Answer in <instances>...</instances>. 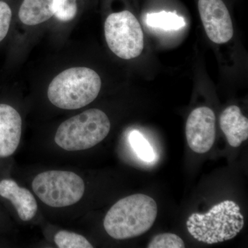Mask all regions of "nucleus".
Masks as SVG:
<instances>
[{
  "label": "nucleus",
  "instance_id": "1",
  "mask_svg": "<svg viewBox=\"0 0 248 248\" xmlns=\"http://www.w3.org/2000/svg\"><path fill=\"white\" fill-rule=\"evenodd\" d=\"M156 216V202L149 196L136 194L112 205L104 218V226L113 239H131L149 231Z\"/></svg>",
  "mask_w": 248,
  "mask_h": 248
},
{
  "label": "nucleus",
  "instance_id": "2",
  "mask_svg": "<svg viewBox=\"0 0 248 248\" xmlns=\"http://www.w3.org/2000/svg\"><path fill=\"white\" fill-rule=\"evenodd\" d=\"M100 77L89 68L75 67L55 77L48 89L49 101L65 110H76L89 105L100 92Z\"/></svg>",
  "mask_w": 248,
  "mask_h": 248
},
{
  "label": "nucleus",
  "instance_id": "3",
  "mask_svg": "<svg viewBox=\"0 0 248 248\" xmlns=\"http://www.w3.org/2000/svg\"><path fill=\"white\" fill-rule=\"evenodd\" d=\"M187 231L196 240L215 244L234 238L244 226L240 207L232 201L217 204L205 214L193 213L187 219Z\"/></svg>",
  "mask_w": 248,
  "mask_h": 248
},
{
  "label": "nucleus",
  "instance_id": "4",
  "mask_svg": "<svg viewBox=\"0 0 248 248\" xmlns=\"http://www.w3.org/2000/svg\"><path fill=\"white\" fill-rule=\"evenodd\" d=\"M110 130L107 114L91 108L63 122L57 130L55 141L65 151H84L102 141Z\"/></svg>",
  "mask_w": 248,
  "mask_h": 248
},
{
  "label": "nucleus",
  "instance_id": "5",
  "mask_svg": "<svg viewBox=\"0 0 248 248\" xmlns=\"http://www.w3.org/2000/svg\"><path fill=\"white\" fill-rule=\"evenodd\" d=\"M32 190L43 203L53 208L70 206L78 203L84 194V181L76 173L50 170L37 174Z\"/></svg>",
  "mask_w": 248,
  "mask_h": 248
},
{
  "label": "nucleus",
  "instance_id": "6",
  "mask_svg": "<svg viewBox=\"0 0 248 248\" xmlns=\"http://www.w3.org/2000/svg\"><path fill=\"white\" fill-rule=\"evenodd\" d=\"M106 40L112 53L124 60L138 58L144 46L141 25L128 11L110 14L104 25Z\"/></svg>",
  "mask_w": 248,
  "mask_h": 248
},
{
  "label": "nucleus",
  "instance_id": "7",
  "mask_svg": "<svg viewBox=\"0 0 248 248\" xmlns=\"http://www.w3.org/2000/svg\"><path fill=\"white\" fill-rule=\"evenodd\" d=\"M186 135L191 149L203 154L211 149L216 138V117L208 107L195 109L189 115L186 125Z\"/></svg>",
  "mask_w": 248,
  "mask_h": 248
},
{
  "label": "nucleus",
  "instance_id": "8",
  "mask_svg": "<svg viewBox=\"0 0 248 248\" xmlns=\"http://www.w3.org/2000/svg\"><path fill=\"white\" fill-rule=\"evenodd\" d=\"M199 11L205 32L218 45L229 42L234 34L229 11L222 0H199Z\"/></svg>",
  "mask_w": 248,
  "mask_h": 248
},
{
  "label": "nucleus",
  "instance_id": "9",
  "mask_svg": "<svg viewBox=\"0 0 248 248\" xmlns=\"http://www.w3.org/2000/svg\"><path fill=\"white\" fill-rule=\"evenodd\" d=\"M22 117L14 107L0 104V157L11 156L22 136Z\"/></svg>",
  "mask_w": 248,
  "mask_h": 248
},
{
  "label": "nucleus",
  "instance_id": "10",
  "mask_svg": "<svg viewBox=\"0 0 248 248\" xmlns=\"http://www.w3.org/2000/svg\"><path fill=\"white\" fill-rule=\"evenodd\" d=\"M0 196L12 203L22 221H30L35 216L37 204L35 197L30 191L19 187L15 181L4 179L0 182Z\"/></svg>",
  "mask_w": 248,
  "mask_h": 248
},
{
  "label": "nucleus",
  "instance_id": "11",
  "mask_svg": "<svg viewBox=\"0 0 248 248\" xmlns=\"http://www.w3.org/2000/svg\"><path fill=\"white\" fill-rule=\"evenodd\" d=\"M220 126L231 146L237 148L248 140V120L236 106H231L223 111Z\"/></svg>",
  "mask_w": 248,
  "mask_h": 248
},
{
  "label": "nucleus",
  "instance_id": "12",
  "mask_svg": "<svg viewBox=\"0 0 248 248\" xmlns=\"http://www.w3.org/2000/svg\"><path fill=\"white\" fill-rule=\"evenodd\" d=\"M55 14V0H24L19 11L23 24L35 26L48 20Z\"/></svg>",
  "mask_w": 248,
  "mask_h": 248
},
{
  "label": "nucleus",
  "instance_id": "13",
  "mask_svg": "<svg viewBox=\"0 0 248 248\" xmlns=\"http://www.w3.org/2000/svg\"><path fill=\"white\" fill-rule=\"evenodd\" d=\"M146 24L152 28L165 31H177L185 27L184 18L170 12L155 13L146 16Z\"/></svg>",
  "mask_w": 248,
  "mask_h": 248
},
{
  "label": "nucleus",
  "instance_id": "14",
  "mask_svg": "<svg viewBox=\"0 0 248 248\" xmlns=\"http://www.w3.org/2000/svg\"><path fill=\"white\" fill-rule=\"evenodd\" d=\"M129 141L139 157L147 162L155 159V152L149 142L138 130H133L129 135Z\"/></svg>",
  "mask_w": 248,
  "mask_h": 248
},
{
  "label": "nucleus",
  "instance_id": "15",
  "mask_svg": "<svg viewBox=\"0 0 248 248\" xmlns=\"http://www.w3.org/2000/svg\"><path fill=\"white\" fill-rule=\"evenodd\" d=\"M55 244L60 248H93V246L84 236L66 231L55 234Z\"/></svg>",
  "mask_w": 248,
  "mask_h": 248
},
{
  "label": "nucleus",
  "instance_id": "16",
  "mask_svg": "<svg viewBox=\"0 0 248 248\" xmlns=\"http://www.w3.org/2000/svg\"><path fill=\"white\" fill-rule=\"evenodd\" d=\"M77 0H55L54 16L62 22H69L76 17L78 12Z\"/></svg>",
  "mask_w": 248,
  "mask_h": 248
},
{
  "label": "nucleus",
  "instance_id": "17",
  "mask_svg": "<svg viewBox=\"0 0 248 248\" xmlns=\"http://www.w3.org/2000/svg\"><path fill=\"white\" fill-rule=\"evenodd\" d=\"M185 244L182 238L172 233L156 235L148 245V248H183Z\"/></svg>",
  "mask_w": 248,
  "mask_h": 248
},
{
  "label": "nucleus",
  "instance_id": "18",
  "mask_svg": "<svg viewBox=\"0 0 248 248\" xmlns=\"http://www.w3.org/2000/svg\"><path fill=\"white\" fill-rule=\"evenodd\" d=\"M12 11L9 5L0 1V42L7 35L11 25Z\"/></svg>",
  "mask_w": 248,
  "mask_h": 248
}]
</instances>
